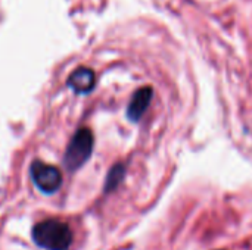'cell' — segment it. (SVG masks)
I'll use <instances>...</instances> for the list:
<instances>
[{"label": "cell", "instance_id": "cell-2", "mask_svg": "<svg viewBox=\"0 0 252 250\" xmlns=\"http://www.w3.org/2000/svg\"><path fill=\"white\" fill-rule=\"evenodd\" d=\"M93 133L89 128H80L74 137L71 139L65 155H63V165L68 171L74 172L81 168L92 156L93 152Z\"/></svg>", "mask_w": 252, "mask_h": 250}, {"label": "cell", "instance_id": "cell-3", "mask_svg": "<svg viewBox=\"0 0 252 250\" xmlns=\"http://www.w3.org/2000/svg\"><path fill=\"white\" fill-rule=\"evenodd\" d=\"M30 174L35 187L46 193L53 194L59 190L62 184V174L58 168L43 164L41 161H34L30 167Z\"/></svg>", "mask_w": 252, "mask_h": 250}, {"label": "cell", "instance_id": "cell-1", "mask_svg": "<svg viewBox=\"0 0 252 250\" xmlns=\"http://www.w3.org/2000/svg\"><path fill=\"white\" fill-rule=\"evenodd\" d=\"M32 240L46 250H68L72 243V231L59 220H46L34 225Z\"/></svg>", "mask_w": 252, "mask_h": 250}, {"label": "cell", "instance_id": "cell-5", "mask_svg": "<svg viewBox=\"0 0 252 250\" xmlns=\"http://www.w3.org/2000/svg\"><path fill=\"white\" fill-rule=\"evenodd\" d=\"M94 72L90 69V68H86V66H81V68H77L69 77H68V87L72 88V91L78 93V94H86V93H90L94 87Z\"/></svg>", "mask_w": 252, "mask_h": 250}, {"label": "cell", "instance_id": "cell-4", "mask_svg": "<svg viewBox=\"0 0 252 250\" xmlns=\"http://www.w3.org/2000/svg\"><path fill=\"white\" fill-rule=\"evenodd\" d=\"M152 96H154L152 87H142L133 94V97L128 103V108H127V116L130 121L137 122L143 116V113L146 112V109L152 100Z\"/></svg>", "mask_w": 252, "mask_h": 250}, {"label": "cell", "instance_id": "cell-6", "mask_svg": "<svg viewBox=\"0 0 252 250\" xmlns=\"http://www.w3.org/2000/svg\"><path fill=\"white\" fill-rule=\"evenodd\" d=\"M124 175H126V168L123 164H117L114 165L109 172H108V177H106V181H105V193H109V192H114L120 184L121 181L124 180Z\"/></svg>", "mask_w": 252, "mask_h": 250}]
</instances>
